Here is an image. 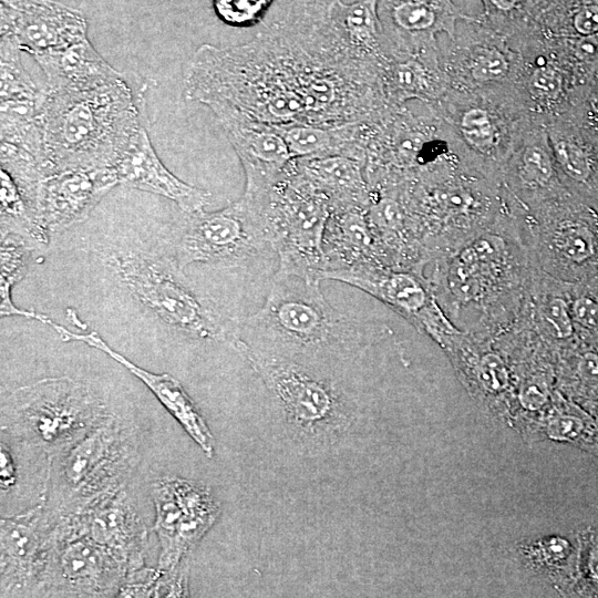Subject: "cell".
Here are the masks:
<instances>
[{"label":"cell","mask_w":598,"mask_h":598,"mask_svg":"<svg viewBox=\"0 0 598 598\" xmlns=\"http://www.w3.org/2000/svg\"><path fill=\"white\" fill-rule=\"evenodd\" d=\"M233 145L244 169L245 189L240 199L247 205L265 200L290 173L295 158L269 124L252 120L227 105L208 106Z\"/></svg>","instance_id":"10"},{"label":"cell","mask_w":598,"mask_h":598,"mask_svg":"<svg viewBox=\"0 0 598 598\" xmlns=\"http://www.w3.org/2000/svg\"><path fill=\"white\" fill-rule=\"evenodd\" d=\"M339 0H291L289 10L310 19L326 17Z\"/></svg>","instance_id":"44"},{"label":"cell","mask_w":598,"mask_h":598,"mask_svg":"<svg viewBox=\"0 0 598 598\" xmlns=\"http://www.w3.org/2000/svg\"><path fill=\"white\" fill-rule=\"evenodd\" d=\"M460 131L466 142L480 151H488L495 145V123L491 114L482 107L473 106L462 114Z\"/></svg>","instance_id":"36"},{"label":"cell","mask_w":598,"mask_h":598,"mask_svg":"<svg viewBox=\"0 0 598 598\" xmlns=\"http://www.w3.org/2000/svg\"><path fill=\"white\" fill-rule=\"evenodd\" d=\"M528 143L520 156V171L524 178L532 184L546 185L554 176V156L545 141Z\"/></svg>","instance_id":"35"},{"label":"cell","mask_w":598,"mask_h":598,"mask_svg":"<svg viewBox=\"0 0 598 598\" xmlns=\"http://www.w3.org/2000/svg\"><path fill=\"white\" fill-rule=\"evenodd\" d=\"M60 516L109 549L131 573L144 567L147 530L123 488Z\"/></svg>","instance_id":"16"},{"label":"cell","mask_w":598,"mask_h":598,"mask_svg":"<svg viewBox=\"0 0 598 598\" xmlns=\"http://www.w3.org/2000/svg\"><path fill=\"white\" fill-rule=\"evenodd\" d=\"M276 0H213L216 17L235 28H249L259 23Z\"/></svg>","instance_id":"33"},{"label":"cell","mask_w":598,"mask_h":598,"mask_svg":"<svg viewBox=\"0 0 598 598\" xmlns=\"http://www.w3.org/2000/svg\"><path fill=\"white\" fill-rule=\"evenodd\" d=\"M0 37L38 60L87 38L81 11L55 0H0Z\"/></svg>","instance_id":"13"},{"label":"cell","mask_w":598,"mask_h":598,"mask_svg":"<svg viewBox=\"0 0 598 598\" xmlns=\"http://www.w3.org/2000/svg\"><path fill=\"white\" fill-rule=\"evenodd\" d=\"M285 140L291 156L316 158L348 156L365 165L368 122L341 125H272Z\"/></svg>","instance_id":"21"},{"label":"cell","mask_w":598,"mask_h":598,"mask_svg":"<svg viewBox=\"0 0 598 598\" xmlns=\"http://www.w3.org/2000/svg\"><path fill=\"white\" fill-rule=\"evenodd\" d=\"M118 185L165 197L183 213L205 209L210 194L174 175L156 154L145 123L130 138L111 166Z\"/></svg>","instance_id":"17"},{"label":"cell","mask_w":598,"mask_h":598,"mask_svg":"<svg viewBox=\"0 0 598 598\" xmlns=\"http://www.w3.org/2000/svg\"><path fill=\"white\" fill-rule=\"evenodd\" d=\"M49 326L59 334L61 340L65 342H83L96 350L102 351L127 369L150 389L162 405L184 427L186 433L199 445L206 456H213V434L204 417L197 410V406L177 379L167 373H153L136 365L109 346V343L104 341L95 331L87 333L73 332L62 324L55 323L53 320H51Z\"/></svg>","instance_id":"18"},{"label":"cell","mask_w":598,"mask_h":598,"mask_svg":"<svg viewBox=\"0 0 598 598\" xmlns=\"http://www.w3.org/2000/svg\"><path fill=\"white\" fill-rule=\"evenodd\" d=\"M17 481V468L14 460L7 446V444L1 440L0 447V486L1 492H7L10 489Z\"/></svg>","instance_id":"45"},{"label":"cell","mask_w":598,"mask_h":598,"mask_svg":"<svg viewBox=\"0 0 598 598\" xmlns=\"http://www.w3.org/2000/svg\"><path fill=\"white\" fill-rule=\"evenodd\" d=\"M545 316L555 338L559 340L573 338L575 321L571 310L563 298H553L546 307Z\"/></svg>","instance_id":"39"},{"label":"cell","mask_w":598,"mask_h":598,"mask_svg":"<svg viewBox=\"0 0 598 598\" xmlns=\"http://www.w3.org/2000/svg\"><path fill=\"white\" fill-rule=\"evenodd\" d=\"M105 264L118 286L145 311L181 334L234 348L237 327L192 288L164 246L137 243L107 248Z\"/></svg>","instance_id":"3"},{"label":"cell","mask_w":598,"mask_h":598,"mask_svg":"<svg viewBox=\"0 0 598 598\" xmlns=\"http://www.w3.org/2000/svg\"><path fill=\"white\" fill-rule=\"evenodd\" d=\"M570 400L578 404L598 399V347L582 349L570 368Z\"/></svg>","instance_id":"32"},{"label":"cell","mask_w":598,"mask_h":598,"mask_svg":"<svg viewBox=\"0 0 598 598\" xmlns=\"http://www.w3.org/2000/svg\"><path fill=\"white\" fill-rule=\"evenodd\" d=\"M550 11L573 37L598 33V0H549Z\"/></svg>","instance_id":"31"},{"label":"cell","mask_w":598,"mask_h":598,"mask_svg":"<svg viewBox=\"0 0 598 598\" xmlns=\"http://www.w3.org/2000/svg\"><path fill=\"white\" fill-rule=\"evenodd\" d=\"M554 245L574 274L598 275V216L592 210L586 207L573 209L557 226Z\"/></svg>","instance_id":"24"},{"label":"cell","mask_w":598,"mask_h":598,"mask_svg":"<svg viewBox=\"0 0 598 598\" xmlns=\"http://www.w3.org/2000/svg\"><path fill=\"white\" fill-rule=\"evenodd\" d=\"M529 86L538 97L554 100L564 89V78L556 68L539 66L533 71Z\"/></svg>","instance_id":"40"},{"label":"cell","mask_w":598,"mask_h":598,"mask_svg":"<svg viewBox=\"0 0 598 598\" xmlns=\"http://www.w3.org/2000/svg\"><path fill=\"white\" fill-rule=\"evenodd\" d=\"M153 501L159 543L157 567L173 569L188 559L216 522L219 506L207 487L179 477L156 481Z\"/></svg>","instance_id":"9"},{"label":"cell","mask_w":598,"mask_h":598,"mask_svg":"<svg viewBox=\"0 0 598 598\" xmlns=\"http://www.w3.org/2000/svg\"><path fill=\"white\" fill-rule=\"evenodd\" d=\"M585 453L590 454L598 458V431L592 437V440L587 444V446L584 448Z\"/></svg>","instance_id":"47"},{"label":"cell","mask_w":598,"mask_h":598,"mask_svg":"<svg viewBox=\"0 0 598 598\" xmlns=\"http://www.w3.org/2000/svg\"><path fill=\"white\" fill-rule=\"evenodd\" d=\"M21 51L13 40L0 37V143L32 154L49 174L41 123L47 89L25 70Z\"/></svg>","instance_id":"11"},{"label":"cell","mask_w":598,"mask_h":598,"mask_svg":"<svg viewBox=\"0 0 598 598\" xmlns=\"http://www.w3.org/2000/svg\"><path fill=\"white\" fill-rule=\"evenodd\" d=\"M382 81L386 103L414 97L430 99L435 92L434 79L427 65L415 55L390 60L383 68Z\"/></svg>","instance_id":"27"},{"label":"cell","mask_w":598,"mask_h":598,"mask_svg":"<svg viewBox=\"0 0 598 598\" xmlns=\"http://www.w3.org/2000/svg\"><path fill=\"white\" fill-rule=\"evenodd\" d=\"M39 247L29 238L14 233L1 235L0 238V315L4 317H22L37 320L48 326L51 320L47 315L21 309L12 300V289L21 281L31 265Z\"/></svg>","instance_id":"26"},{"label":"cell","mask_w":598,"mask_h":598,"mask_svg":"<svg viewBox=\"0 0 598 598\" xmlns=\"http://www.w3.org/2000/svg\"><path fill=\"white\" fill-rule=\"evenodd\" d=\"M478 266L460 259L450 271V287L461 299H471L481 290Z\"/></svg>","instance_id":"38"},{"label":"cell","mask_w":598,"mask_h":598,"mask_svg":"<svg viewBox=\"0 0 598 598\" xmlns=\"http://www.w3.org/2000/svg\"><path fill=\"white\" fill-rule=\"evenodd\" d=\"M509 64L503 52L495 48H478L472 55L470 71L480 83L502 80L508 72Z\"/></svg>","instance_id":"37"},{"label":"cell","mask_w":598,"mask_h":598,"mask_svg":"<svg viewBox=\"0 0 598 598\" xmlns=\"http://www.w3.org/2000/svg\"><path fill=\"white\" fill-rule=\"evenodd\" d=\"M35 61L45 76L44 86L49 91L90 89L123 76L104 60L89 38Z\"/></svg>","instance_id":"20"},{"label":"cell","mask_w":598,"mask_h":598,"mask_svg":"<svg viewBox=\"0 0 598 598\" xmlns=\"http://www.w3.org/2000/svg\"><path fill=\"white\" fill-rule=\"evenodd\" d=\"M130 573L109 549L55 516L33 596L117 597Z\"/></svg>","instance_id":"8"},{"label":"cell","mask_w":598,"mask_h":598,"mask_svg":"<svg viewBox=\"0 0 598 598\" xmlns=\"http://www.w3.org/2000/svg\"><path fill=\"white\" fill-rule=\"evenodd\" d=\"M162 243L182 269L193 264L243 266L272 245L262 220L240 199L215 212L184 213Z\"/></svg>","instance_id":"7"},{"label":"cell","mask_w":598,"mask_h":598,"mask_svg":"<svg viewBox=\"0 0 598 598\" xmlns=\"http://www.w3.org/2000/svg\"><path fill=\"white\" fill-rule=\"evenodd\" d=\"M117 185L111 167L64 169L43 177L32 214L42 249L49 247L55 235L83 221Z\"/></svg>","instance_id":"12"},{"label":"cell","mask_w":598,"mask_h":598,"mask_svg":"<svg viewBox=\"0 0 598 598\" xmlns=\"http://www.w3.org/2000/svg\"><path fill=\"white\" fill-rule=\"evenodd\" d=\"M110 412L84 383L70 377L45 378L20 386L2 402V430L51 460Z\"/></svg>","instance_id":"6"},{"label":"cell","mask_w":598,"mask_h":598,"mask_svg":"<svg viewBox=\"0 0 598 598\" xmlns=\"http://www.w3.org/2000/svg\"><path fill=\"white\" fill-rule=\"evenodd\" d=\"M579 543L571 597L598 598V520L577 527Z\"/></svg>","instance_id":"30"},{"label":"cell","mask_w":598,"mask_h":598,"mask_svg":"<svg viewBox=\"0 0 598 598\" xmlns=\"http://www.w3.org/2000/svg\"><path fill=\"white\" fill-rule=\"evenodd\" d=\"M515 431L527 443L551 441L584 451L597 433L598 423L577 402L554 395L543 412Z\"/></svg>","instance_id":"23"},{"label":"cell","mask_w":598,"mask_h":598,"mask_svg":"<svg viewBox=\"0 0 598 598\" xmlns=\"http://www.w3.org/2000/svg\"><path fill=\"white\" fill-rule=\"evenodd\" d=\"M55 516L45 503L0 523L1 596H33Z\"/></svg>","instance_id":"14"},{"label":"cell","mask_w":598,"mask_h":598,"mask_svg":"<svg viewBox=\"0 0 598 598\" xmlns=\"http://www.w3.org/2000/svg\"><path fill=\"white\" fill-rule=\"evenodd\" d=\"M0 235L14 233L32 240L41 251L24 197L12 178L0 169Z\"/></svg>","instance_id":"29"},{"label":"cell","mask_w":598,"mask_h":598,"mask_svg":"<svg viewBox=\"0 0 598 598\" xmlns=\"http://www.w3.org/2000/svg\"><path fill=\"white\" fill-rule=\"evenodd\" d=\"M298 169L321 192L332 212L369 206L370 192L364 179V164L358 159L333 155L296 158Z\"/></svg>","instance_id":"22"},{"label":"cell","mask_w":598,"mask_h":598,"mask_svg":"<svg viewBox=\"0 0 598 598\" xmlns=\"http://www.w3.org/2000/svg\"><path fill=\"white\" fill-rule=\"evenodd\" d=\"M578 551L577 528L524 539L515 545L518 564L530 575L546 580L561 597H571Z\"/></svg>","instance_id":"19"},{"label":"cell","mask_w":598,"mask_h":598,"mask_svg":"<svg viewBox=\"0 0 598 598\" xmlns=\"http://www.w3.org/2000/svg\"><path fill=\"white\" fill-rule=\"evenodd\" d=\"M188 569V560L173 569L138 568L127 575L117 597H186Z\"/></svg>","instance_id":"28"},{"label":"cell","mask_w":598,"mask_h":598,"mask_svg":"<svg viewBox=\"0 0 598 598\" xmlns=\"http://www.w3.org/2000/svg\"><path fill=\"white\" fill-rule=\"evenodd\" d=\"M234 350L261 378L296 439L311 445L331 443L353 421L352 400L320 361L262 352L239 337Z\"/></svg>","instance_id":"4"},{"label":"cell","mask_w":598,"mask_h":598,"mask_svg":"<svg viewBox=\"0 0 598 598\" xmlns=\"http://www.w3.org/2000/svg\"><path fill=\"white\" fill-rule=\"evenodd\" d=\"M145 100L124 75L83 90H47L41 123L50 174L111 167L145 123Z\"/></svg>","instance_id":"2"},{"label":"cell","mask_w":598,"mask_h":598,"mask_svg":"<svg viewBox=\"0 0 598 598\" xmlns=\"http://www.w3.org/2000/svg\"><path fill=\"white\" fill-rule=\"evenodd\" d=\"M377 12L390 59L422 54L437 33L453 38L457 20H474L452 0H377Z\"/></svg>","instance_id":"15"},{"label":"cell","mask_w":598,"mask_h":598,"mask_svg":"<svg viewBox=\"0 0 598 598\" xmlns=\"http://www.w3.org/2000/svg\"><path fill=\"white\" fill-rule=\"evenodd\" d=\"M138 460L136 430L109 413L84 436L49 460L48 509L54 515L78 512L124 487Z\"/></svg>","instance_id":"5"},{"label":"cell","mask_w":598,"mask_h":598,"mask_svg":"<svg viewBox=\"0 0 598 598\" xmlns=\"http://www.w3.org/2000/svg\"><path fill=\"white\" fill-rule=\"evenodd\" d=\"M581 406L595 419V421L598 423V399L588 401Z\"/></svg>","instance_id":"46"},{"label":"cell","mask_w":598,"mask_h":598,"mask_svg":"<svg viewBox=\"0 0 598 598\" xmlns=\"http://www.w3.org/2000/svg\"><path fill=\"white\" fill-rule=\"evenodd\" d=\"M475 379L483 393L491 398L503 395L511 385L509 370L501 355L482 354L475 365Z\"/></svg>","instance_id":"34"},{"label":"cell","mask_w":598,"mask_h":598,"mask_svg":"<svg viewBox=\"0 0 598 598\" xmlns=\"http://www.w3.org/2000/svg\"><path fill=\"white\" fill-rule=\"evenodd\" d=\"M370 213L377 224L385 227H395L402 220V212L399 204L390 198H382L374 203Z\"/></svg>","instance_id":"42"},{"label":"cell","mask_w":598,"mask_h":598,"mask_svg":"<svg viewBox=\"0 0 598 598\" xmlns=\"http://www.w3.org/2000/svg\"><path fill=\"white\" fill-rule=\"evenodd\" d=\"M568 47L574 58L580 63H598V33L573 37Z\"/></svg>","instance_id":"41"},{"label":"cell","mask_w":598,"mask_h":598,"mask_svg":"<svg viewBox=\"0 0 598 598\" xmlns=\"http://www.w3.org/2000/svg\"><path fill=\"white\" fill-rule=\"evenodd\" d=\"M534 0H483L485 13L499 19H515Z\"/></svg>","instance_id":"43"},{"label":"cell","mask_w":598,"mask_h":598,"mask_svg":"<svg viewBox=\"0 0 598 598\" xmlns=\"http://www.w3.org/2000/svg\"><path fill=\"white\" fill-rule=\"evenodd\" d=\"M550 148L561 172L578 187L598 197V141L582 128L549 134Z\"/></svg>","instance_id":"25"},{"label":"cell","mask_w":598,"mask_h":598,"mask_svg":"<svg viewBox=\"0 0 598 598\" xmlns=\"http://www.w3.org/2000/svg\"><path fill=\"white\" fill-rule=\"evenodd\" d=\"M319 282L277 271L261 308L236 322L238 336L252 349L307 361L362 352L374 331L332 307Z\"/></svg>","instance_id":"1"}]
</instances>
